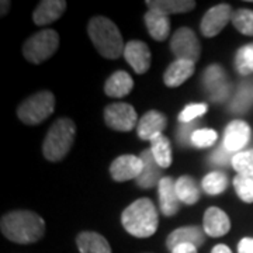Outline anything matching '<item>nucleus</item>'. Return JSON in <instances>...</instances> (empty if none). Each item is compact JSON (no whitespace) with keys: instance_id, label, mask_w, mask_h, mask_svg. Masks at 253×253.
I'll list each match as a JSON object with an SVG mask.
<instances>
[{"instance_id":"1","label":"nucleus","mask_w":253,"mask_h":253,"mask_svg":"<svg viewBox=\"0 0 253 253\" xmlns=\"http://www.w3.org/2000/svg\"><path fill=\"white\" fill-rule=\"evenodd\" d=\"M1 234L16 244H34L45 234V222L38 214L27 210H17L3 215Z\"/></svg>"},{"instance_id":"2","label":"nucleus","mask_w":253,"mask_h":253,"mask_svg":"<svg viewBox=\"0 0 253 253\" xmlns=\"http://www.w3.org/2000/svg\"><path fill=\"white\" fill-rule=\"evenodd\" d=\"M121 222L128 234L136 238H149L158 229L159 217L151 200L139 199L123 211Z\"/></svg>"},{"instance_id":"3","label":"nucleus","mask_w":253,"mask_h":253,"mask_svg":"<svg viewBox=\"0 0 253 253\" xmlns=\"http://www.w3.org/2000/svg\"><path fill=\"white\" fill-rule=\"evenodd\" d=\"M87 33L99 54L107 59H117L124 52V42L118 27L107 17L96 16L89 21Z\"/></svg>"},{"instance_id":"4","label":"nucleus","mask_w":253,"mask_h":253,"mask_svg":"<svg viewBox=\"0 0 253 253\" xmlns=\"http://www.w3.org/2000/svg\"><path fill=\"white\" fill-rule=\"evenodd\" d=\"M76 126L71 118H59L48 131L42 145V154L48 161L58 162L71 151Z\"/></svg>"},{"instance_id":"5","label":"nucleus","mask_w":253,"mask_h":253,"mask_svg":"<svg viewBox=\"0 0 253 253\" xmlns=\"http://www.w3.org/2000/svg\"><path fill=\"white\" fill-rule=\"evenodd\" d=\"M55 97L51 91H40L26 99L17 110L18 118L27 124L36 126L54 113Z\"/></svg>"},{"instance_id":"6","label":"nucleus","mask_w":253,"mask_h":253,"mask_svg":"<svg viewBox=\"0 0 253 253\" xmlns=\"http://www.w3.org/2000/svg\"><path fill=\"white\" fill-rule=\"evenodd\" d=\"M59 45V36L54 30H42L30 37L23 46V54L28 62L41 63L51 58Z\"/></svg>"},{"instance_id":"7","label":"nucleus","mask_w":253,"mask_h":253,"mask_svg":"<svg viewBox=\"0 0 253 253\" xmlns=\"http://www.w3.org/2000/svg\"><path fill=\"white\" fill-rule=\"evenodd\" d=\"M173 54L176 55L177 59L181 61H190V62H197L201 54V45L197 37L193 30L189 27L179 28L172 38Z\"/></svg>"},{"instance_id":"8","label":"nucleus","mask_w":253,"mask_h":253,"mask_svg":"<svg viewBox=\"0 0 253 253\" xmlns=\"http://www.w3.org/2000/svg\"><path fill=\"white\" fill-rule=\"evenodd\" d=\"M104 121L110 128L123 132L131 131L136 126V123H139L134 107L126 103L109 104L104 109Z\"/></svg>"},{"instance_id":"9","label":"nucleus","mask_w":253,"mask_h":253,"mask_svg":"<svg viewBox=\"0 0 253 253\" xmlns=\"http://www.w3.org/2000/svg\"><path fill=\"white\" fill-rule=\"evenodd\" d=\"M232 17V10L229 4H217L208 10L201 20V33L206 37H215L219 34Z\"/></svg>"},{"instance_id":"10","label":"nucleus","mask_w":253,"mask_h":253,"mask_svg":"<svg viewBox=\"0 0 253 253\" xmlns=\"http://www.w3.org/2000/svg\"><path fill=\"white\" fill-rule=\"evenodd\" d=\"M144 170V162L135 155H123L118 156L110 166L111 177L116 181H126L138 179Z\"/></svg>"},{"instance_id":"11","label":"nucleus","mask_w":253,"mask_h":253,"mask_svg":"<svg viewBox=\"0 0 253 253\" xmlns=\"http://www.w3.org/2000/svg\"><path fill=\"white\" fill-rule=\"evenodd\" d=\"M124 56H126V62L131 65V68L136 73L142 75L148 72L151 66V51L145 42L136 41V40L129 41L124 49Z\"/></svg>"},{"instance_id":"12","label":"nucleus","mask_w":253,"mask_h":253,"mask_svg":"<svg viewBox=\"0 0 253 253\" xmlns=\"http://www.w3.org/2000/svg\"><path fill=\"white\" fill-rule=\"evenodd\" d=\"M168 120L159 111H148L144 117L139 120L136 132L141 139L145 141H154L158 136L162 135V131L166 128Z\"/></svg>"},{"instance_id":"13","label":"nucleus","mask_w":253,"mask_h":253,"mask_svg":"<svg viewBox=\"0 0 253 253\" xmlns=\"http://www.w3.org/2000/svg\"><path fill=\"white\" fill-rule=\"evenodd\" d=\"M204 83L207 89L211 91V97L214 101H222L229 94V86L226 83L225 72L218 65H212L206 71Z\"/></svg>"},{"instance_id":"14","label":"nucleus","mask_w":253,"mask_h":253,"mask_svg":"<svg viewBox=\"0 0 253 253\" xmlns=\"http://www.w3.org/2000/svg\"><path fill=\"white\" fill-rule=\"evenodd\" d=\"M249 136H251L249 126L245 121L235 120L226 126L224 146L229 152H236V151L242 149L245 145L248 144Z\"/></svg>"},{"instance_id":"15","label":"nucleus","mask_w":253,"mask_h":253,"mask_svg":"<svg viewBox=\"0 0 253 253\" xmlns=\"http://www.w3.org/2000/svg\"><path fill=\"white\" fill-rule=\"evenodd\" d=\"M231 229V221L222 210L208 208L204 214V232L212 238L224 236Z\"/></svg>"},{"instance_id":"16","label":"nucleus","mask_w":253,"mask_h":253,"mask_svg":"<svg viewBox=\"0 0 253 253\" xmlns=\"http://www.w3.org/2000/svg\"><path fill=\"white\" fill-rule=\"evenodd\" d=\"M189 244L199 248L204 244V232L200 229L199 226H184L173 231L170 235L166 239V246L168 249L173 251L179 245Z\"/></svg>"},{"instance_id":"17","label":"nucleus","mask_w":253,"mask_h":253,"mask_svg":"<svg viewBox=\"0 0 253 253\" xmlns=\"http://www.w3.org/2000/svg\"><path fill=\"white\" fill-rule=\"evenodd\" d=\"M66 9V1L63 0H44L37 6L33 14L37 26H46L56 21Z\"/></svg>"},{"instance_id":"18","label":"nucleus","mask_w":253,"mask_h":253,"mask_svg":"<svg viewBox=\"0 0 253 253\" xmlns=\"http://www.w3.org/2000/svg\"><path fill=\"white\" fill-rule=\"evenodd\" d=\"M179 197L176 193V183L170 177H163L159 181V203L166 217H172L179 211Z\"/></svg>"},{"instance_id":"19","label":"nucleus","mask_w":253,"mask_h":253,"mask_svg":"<svg viewBox=\"0 0 253 253\" xmlns=\"http://www.w3.org/2000/svg\"><path fill=\"white\" fill-rule=\"evenodd\" d=\"M145 24L149 36L156 41H163L169 36L170 31V20L168 14L158 10H149L145 14Z\"/></svg>"},{"instance_id":"20","label":"nucleus","mask_w":253,"mask_h":253,"mask_svg":"<svg viewBox=\"0 0 253 253\" xmlns=\"http://www.w3.org/2000/svg\"><path fill=\"white\" fill-rule=\"evenodd\" d=\"M193 73H194V62L176 59L166 69L163 81H165V84L169 87H179L181 83L187 81Z\"/></svg>"},{"instance_id":"21","label":"nucleus","mask_w":253,"mask_h":253,"mask_svg":"<svg viewBox=\"0 0 253 253\" xmlns=\"http://www.w3.org/2000/svg\"><path fill=\"white\" fill-rule=\"evenodd\" d=\"M141 159L144 162V170L142 174L136 179V183L142 189H149L155 186L158 181H161V166L156 163L154 154L151 149H146L141 155Z\"/></svg>"},{"instance_id":"22","label":"nucleus","mask_w":253,"mask_h":253,"mask_svg":"<svg viewBox=\"0 0 253 253\" xmlns=\"http://www.w3.org/2000/svg\"><path fill=\"white\" fill-rule=\"evenodd\" d=\"M132 87H134V81L129 76V73L118 71L107 79L104 84V91L110 97H124L132 90Z\"/></svg>"},{"instance_id":"23","label":"nucleus","mask_w":253,"mask_h":253,"mask_svg":"<svg viewBox=\"0 0 253 253\" xmlns=\"http://www.w3.org/2000/svg\"><path fill=\"white\" fill-rule=\"evenodd\" d=\"M81 253H111V248L104 236L96 232H82L76 238Z\"/></svg>"},{"instance_id":"24","label":"nucleus","mask_w":253,"mask_h":253,"mask_svg":"<svg viewBox=\"0 0 253 253\" xmlns=\"http://www.w3.org/2000/svg\"><path fill=\"white\" fill-rule=\"evenodd\" d=\"M146 6L149 10H158L165 14H173V13H186L196 7V1L193 0H148Z\"/></svg>"},{"instance_id":"25","label":"nucleus","mask_w":253,"mask_h":253,"mask_svg":"<svg viewBox=\"0 0 253 253\" xmlns=\"http://www.w3.org/2000/svg\"><path fill=\"white\" fill-rule=\"evenodd\" d=\"M176 193H177L179 200L184 204L193 206L199 201L200 193L197 184L189 176H181L180 179L176 181Z\"/></svg>"},{"instance_id":"26","label":"nucleus","mask_w":253,"mask_h":253,"mask_svg":"<svg viewBox=\"0 0 253 253\" xmlns=\"http://www.w3.org/2000/svg\"><path fill=\"white\" fill-rule=\"evenodd\" d=\"M152 154L156 163L161 168H169L172 163V148H170V142L166 136H158L156 139L152 141Z\"/></svg>"},{"instance_id":"27","label":"nucleus","mask_w":253,"mask_h":253,"mask_svg":"<svg viewBox=\"0 0 253 253\" xmlns=\"http://www.w3.org/2000/svg\"><path fill=\"white\" fill-rule=\"evenodd\" d=\"M228 186V179L224 173L212 172L207 174L203 180V189L210 196H217L222 193Z\"/></svg>"},{"instance_id":"28","label":"nucleus","mask_w":253,"mask_h":253,"mask_svg":"<svg viewBox=\"0 0 253 253\" xmlns=\"http://www.w3.org/2000/svg\"><path fill=\"white\" fill-rule=\"evenodd\" d=\"M235 28L245 36H253V10L239 9L232 16Z\"/></svg>"},{"instance_id":"29","label":"nucleus","mask_w":253,"mask_h":253,"mask_svg":"<svg viewBox=\"0 0 253 253\" xmlns=\"http://www.w3.org/2000/svg\"><path fill=\"white\" fill-rule=\"evenodd\" d=\"M232 166L239 174L253 177V149L236 154L232 158Z\"/></svg>"},{"instance_id":"30","label":"nucleus","mask_w":253,"mask_h":253,"mask_svg":"<svg viewBox=\"0 0 253 253\" xmlns=\"http://www.w3.org/2000/svg\"><path fill=\"white\" fill-rule=\"evenodd\" d=\"M236 193L245 203H253V177L238 174L234 179Z\"/></svg>"},{"instance_id":"31","label":"nucleus","mask_w":253,"mask_h":253,"mask_svg":"<svg viewBox=\"0 0 253 253\" xmlns=\"http://www.w3.org/2000/svg\"><path fill=\"white\" fill-rule=\"evenodd\" d=\"M236 69L242 75H248L253 71V45H246L239 49L236 55Z\"/></svg>"},{"instance_id":"32","label":"nucleus","mask_w":253,"mask_h":253,"mask_svg":"<svg viewBox=\"0 0 253 253\" xmlns=\"http://www.w3.org/2000/svg\"><path fill=\"white\" fill-rule=\"evenodd\" d=\"M217 136L214 129H199L191 135V142L199 148H207L217 141Z\"/></svg>"},{"instance_id":"33","label":"nucleus","mask_w":253,"mask_h":253,"mask_svg":"<svg viewBox=\"0 0 253 253\" xmlns=\"http://www.w3.org/2000/svg\"><path fill=\"white\" fill-rule=\"evenodd\" d=\"M251 101H252V90H251V87L248 84H245V86H242L239 89L238 94H236L235 100L232 103V110L238 111V113L244 111V110L249 107Z\"/></svg>"},{"instance_id":"34","label":"nucleus","mask_w":253,"mask_h":253,"mask_svg":"<svg viewBox=\"0 0 253 253\" xmlns=\"http://www.w3.org/2000/svg\"><path fill=\"white\" fill-rule=\"evenodd\" d=\"M206 111H207V106L206 104H190V106H187L186 109L181 111L179 118H180L181 123H190L194 118L203 116Z\"/></svg>"},{"instance_id":"35","label":"nucleus","mask_w":253,"mask_h":253,"mask_svg":"<svg viewBox=\"0 0 253 253\" xmlns=\"http://www.w3.org/2000/svg\"><path fill=\"white\" fill-rule=\"evenodd\" d=\"M212 162L217 163V165H226V163L231 161V156H229V151L226 149L225 146H222V148H219L218 151L214 152L212 155Z\"/></svg>"},{"instance_id":"36","label":"nucleus","mask_w":253,"mask_h":253,"mask_svg":"<svg viewBox=\"0 0 253 253\" xmlns=\"http://www.w3.org/2000/svg\"><path fill=\"white\" fill-rule=\"evenodd\" d=\"M239 253H253V239L252 238H244L238 245Z\"/></svg>"},{"instance_id":"37","label":"nucleus","mask_w":253,"mask_h":253,"mask_svg":"<svg viewBox=\"0 0 253 253\" xmlns=\"http://www.w3.org/2000/svg\"><path fill=\"white\" fill-rule=\"evenodd\" d=\"M172 253H197V248L189 244L179 245L173 249Z\"/></svg>"},{"instance_id":"38","label":"nucleus","mask_w":253,"mask_h":253,"mask_svg":"<svg viewBox=\"0 0 253 253\" xmlns=\"http://www.w3.org/2000/svg\"><path fill=\"white\" fill-rule=\"evenodd\" d=\"M211 253H232V252H231V249H229L228 246H225V245H217V246L211 251Z\"/></svg>"},{"instance_id":"39","label":"nucleus","mask_w":253,"mask_h":253,"mask_svg":"<svg viewBox=\"0 0 253 253\" xmlns=\"http://www.w3.org/2000/svg\"><path fill=\"white\" fill-rule=\"evenodd\" d=\"M190 129H193V126H184V128H181L180 129V141L181 142H184V141H187V138H189L190 134Z\"/></svg>"}]
</instances>
